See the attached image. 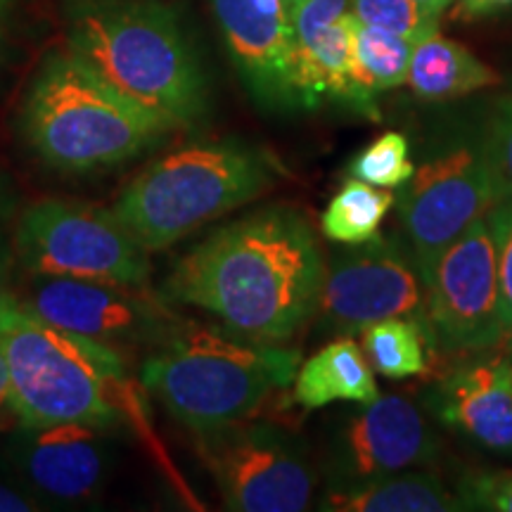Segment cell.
<instances>
[{"mask_svg": "<svg viewBox=\"0 0 512 512\" xmlns=\"http://www.w3.org/2000/svg\"><path fill=\"white\" fill-rule=\"evenodd\" d=\"M325 261L304 214L266 207L226 223L171 268L162 294L233 335L283 344L316 316Z\"/></svg>", "mask_w": 512, "mask_h": 512, "instance_id": "1", "label": "cell"}, {"mask_svg": "<svg viewBox=\"0 0 512 512\" xmlns=\"http://www.w3.org/2000/svg\"><path fill=\"white\" fill-rule=\"evenodd\" d=\"M67 50L171 128L207 117L209 81L181 12L166 0H67Z\"/></svg>", "mask_w": 512, "mask_h": 512, "instance_id": "2", "label": "cell"}, {"mask_svg": "<svg viewBox=\"0 0 512 512\" xmlns=\"http://www.w3.org/2000/svg\"><path fill=\"white\" fill-rule=\"evenodd\" d=\"M174 131L74 53L43 60L19 112V133L60 174H100L138 159Z\"/></svg>", "mask_w": 512, "mask_h": 512, "instance_id": "3", "label": "cell"}, {"mask_svg": "<svg viewBox=\"0 0 512 512\" xmlns=\"http://www.w3.org/2000/svg\"><path fill=\"white\" fill-rule=\"evenodd\" d=\"M0 351L19 425L83 422L112 430L143 422V401L121 351L46 323L17 306L0 318Z\"/></svg>", "mask_w": 512, "mask_h": 512, "instance_id": "4", "label": "cell"}, {"mask_svg": "<svg viewBox=\"0 0 512 512\" xmlns=\"http://www.w3.org/2000/svg\"><path fill=\"white\" fill-rule=\"evenodd\" d=\"M283 176L266 147L242 138L200 140L147 164L114 202V216L147 254L245 207Z\"/></svg>", "mask_w": 512, "mask_h": 512, "instance_id": "5", "label": "cell"}, {"mask_svg": "<svg viewBox=\"0 0 512 512\" xmlns=\"http://www.w3.org/2000/svg\"><path fill=\"white\" fill-rule=\"evenodd\" d=\"M302 356L223 328L188 323L140 366V387L192 434L245 420L273 389L294 382Z\"/></svg>", "mask_w": 512, "mask_h": 512, "instance_id": "6", "label": "cell"}, {"mask_svg": "<svg viewBox=\"0 0 512 512\" xmlns=\"http://www.w3.org/2000/svg\"><path fill=\"white\" fill-rule=\"evenodd\" d=\"M399 238L425 287L444 249L496 204L484 114L439 121L420 138L413 176L399 188Z\"/></svg>", "mask_w": 512, "mask_h": 512, "instance_id": "7", "label": "cell"}, {"mask_svg": "<svg viewBox=\"0 0 512 512\" xmlns=\"http://www.w3.org/2000/svg\"><path fill=\"white\" fill-rule=\"evenodd\" d=\"M15 256L38 278L147 285L152 273L150 254L112 209L67 200H41L22 211Z\"/></svg>", "mask_w": 512, "mask_h": 512, "instance_id": "8", "label": "cell"}, {"mask_svg": "<svg viewBox=\"0 0 512 512\" xmlns=\"http://www.w3.org/2000/svg\"><path fill=\"white\" fill-rule=\"evenodd\" d=\"M195 448L228 510L302 512L311 505L313 467L280 427L245 418L195 434Z\"/></svg>", "mask_w": 512, "mask_h": 512, "instance_id": "9", "label": "cell"}, {"mask_svg": "<svg viewBox=\"0 0 512 512\" xmlns=\"http://www.w3.org/2000/svg\"><path fill=\"white\" fill-rule=\"evenodd\" d=\"M313 318L330 337L363 335L387 318H408L427 328V287L403 240L375 235L332 256Z\"/></svg>", "mask_w": 512, "mask_h": 512, "instance_id": "10", "label": "cell"}, {"mask_svg": "<svg viewBox=\"0 0 512 512\" xmlns=\"http://www.w3.org/2000/svg\"><path fill=\"white\" fill-rule=\"evenodd\" d=\"M19 302L55 328L117 351L155 349L188 323L171 309L164 294L147 292L145 285L31 275L27 297H19Z\"/></svg>", "mask_w": 512, "mask_h": 512, "instance_id": "11", "label": "cell"}, {"mask_svg": "<svg viewBox=\"0 0 512 512\" xmlns=\"http://www.w3.org/2000/svg\"><path fill=\"white\" fill-rule=\"evenodd\" d=\"M427 328L444 354L489 351L505 339L496 245L486 216L444 249L427 283Z\"/></svg>", "mask_w": 512, "mask_h": 512, "instance_id": "12", "label": "cell"}, {"mask_svg": "<svg viewBox=\"0 0 512 512\" xmlns=\"http://www.w3.org/2000/svg\"><path fill=\"white\" fill-rule=\"evenodd\" d=\"M439 439L413 401L380 394L351 415L332 444L330 489L347 491L432 463Z\"/></svg>", "mask_w": 512, "mask_h": 512, "instance_id": "13", "label": "cell"}, {"mask_svg": "<svg viewBox=\"0 0 512 512\" xmlns=\"http://www.w3.org/2000/svg\"><path fill=\"white\" fill-rule=\"evenodd\" d=\"M247 91L273 112L304 110L297 43L285 0H209Z\"/></svg>", "mask_w": 512, "mask_h": 512, "instance_id": "14", "label": "cell"}, {"mask_svg": "<svg viewBox=\"0 0 512 512\" xmlns=\"http://www.w3.org/2000/svg\"><path fill=\"white\" fill-rule=\"evenodd\" d=\"M102 427L83 422L19 425L12 460L38 498L55 503H91L107 482L112 448Z\"/></svg>", "mask_w": 512, "mask_h": 512, "instance_id": "15", "label": "cell"}, {"mask_svg": "<svg viewBox=\"0 0 512 512\" xmlns=\"http://www.w3.org/2000/svg\"><path fill=\"white\" fill-rule=\"evenodd\" d=\"M290 15L304 110L332 98L361 117L380 119L375 95L363 86L356 72V15L351 12V0H304Z\"/></svg>", "mask_w": 512, "mask_h": 512, "instance_id": "16", "label": "cell"}, {"mask_svg": "<svg viewBox=\"0 0 512 512\" xmlns=\"http://www.w3.org/2000/svg\"><path fill=\"white\" fill-rule=\"evenodd\" d=\"M427 408L441 425L484 451L512 456V361L465 358L427 392Z\"/></svg>", "mask_w": 512, "mask_h": 512, "instance_id": "17", "label": "cell"}, {"mask_svg": "<svg viewBox=\"0 0 512 512\" xmlns=\"http://www.w3.org/2000/svg\"><path fill=\"white\" fill-rule=\"evenodd\" d=\"M292 384L294 401L306 411L325 408L335 401L366 406L380 396L373 368L351 337L332 339L328 347L304 361Z\"/></svg>", "mask_w": 512, "mask_h": 512, "instance_id": "18", "label": "cell"}, {"mask_svg": "<svg viewBox=\"0 0 512 512\" xmlns=\"http://www.w3.org/2000/svg\"><path fill=\"white\" fill-rule=\"evenodd\" d=\"M498 81L489 64L437 31L413 46L406 83L420 100L448 102L496 86Z\"/></svg>", "mask_w": 512, "mask_h": 512, "instance_id": "19", "label": "cell"}, {"mask_svg": "<svg viewBox=\"0 0 512 512\" xmlns=\"http://www.w3.org/2000/svg\"><path fill=\"white\" fill-rule=\"evenodd\" d=\"M320 510L330 512H460L458 494L432 472H396L358 489H328Z\"/></svg>", "mask_w": 512, "mask_h": 512, "instance_id": "20", "label": "cell"}, {"mask_svg": "<svg viewBox=\"0 0 512 512\" xmlns=\"http://www.w3.org/2000/svg\"><path fill=\"white\" fill-rule=\"evenodd\" d=\"M430 349V330L408 318H387L363 330V354L370 368L389 380L420 375L427 368Z\"/></svg>", "mask_w": 512, "mask_h": 512, "instance_id": "21", "label": "cell"}, {"mask_svg": "<svg viewBox=\"0 0 512 512\" xmlns=\"http://www.w3.org/2000/svg\"><path fill=\"white\" fill-rule=\"evenodd\" d=\"M394 200L396 197L389 190L354 178L344 183L325 207L320 216V230L325 238L339 245H361L380 233L384 216L394 207Z\"/></svg>", "mask_w": 512, "mask_h": 512, "instance_id": "22", "label": "cell"}, {"mask_svg": "<svg viewBox=\"0 0 512 512\" xmlns=\"http://www.w3.org/2000/svg\"><path fill=\"white\" fill-rule=\"evenodd\" d=\"M413 43L389 31L368 27L356 19L354 57L356 72L370 93H384L408 81Z\"/></svg>", "mask_w": 512, "mask_h": 512, "instance_id": "23", "label": "cell"}, {"mask_svg": "<svg viewBox=\"0 0 512 512\" xmlns=\"http://www.w3.org/2000/svg\"><path fill=\"white\" fill-rule=\"evenodd\" d=\"M415 162L411 157V143L403 133L389 131L375 138L351 159L349 176L356 181L370 183L375 188H401L413 176Z\"/></svg>", "mask_w": 512, "mask_h": 512, "instance_id": "24", "label": "cell"}, {"mask_svg": "<svg viewBox=\"0 0 512 512\" xmlns=\"http://www.w3.org/2000/svg\"><path fill=\"white\" fill-rule=\"evenodd\" d=\"M351 12L361 24L406 38L413 46L439 31V17L415 0H351Z\"/></svg>", "mask_w": 512, "mask_h": 512, "instance_id": "25", "label": "cell"}, {"mask_svg": "<svg viewBox=\"0 0 512 512\" xmlns=\"http://www.w3.org/2000/svg\"><path fill=\"white\" fill-rule=\"evenodd\" d=\"M484 133L494 171L496 202L512 200V88L486 107Z\"/></svg>", "mask_w": 512, "mask_h": 512, "instance_id": "26", "label": "cell"}, {"mask_svg": "<svg viewBox=\"0 0 512 512\" xmlns=\"http://www.w3.org/2000/svg\"><path fill=\"white\" fill-rule=\"evenodd\" d=\"M484 216L496 245L498 285H501V316L505 325V337H508L512 335V200H498Z\"/></svg>", "mask_w": 512, "mask_h": 512, "instance_id": "27", "label": "cell"}, {"mask_svg": "<svg viewBox=\"0 0 512 512\" xmlns=\"http://www.w3.org/2000/svg\"><path fill=\"white\" fill-rule=\"evenodd\" d=\"M458 498L463 510L512 512V472H470L460 479Z\"/></svg>", "mask_w": 512, "mask_h": 512, "instance_id": "28", "label": "cell"}, {"mask_svg": "<svg viewBox=\"0 0 512 512\" xmlns=\"http://www.w3.org/2000/svg\"><path fill=\"white\" fill-rule=\"evenodd\" d=\"M12 264H15V252L0 230V318L22 306L15 287H12Z\"/></svg>", "mask_w": 512, "mask_h": 512, "instance_id": "29", "label": "cell"}, {"mask_svg": "<svg viewBox=\"0 0 512 512\" xmlns=\"http://www.w3.org/2000/svg\"><path fill=\"white\" fill-rule=\"evenodd\" d=\"M19 427V415L15 408L10 389V373L8 363H5L3 351H0V432H12Z\"/></svg>", "mask_w": 512, "mask_h": 512, "instance_id": "30", "label": "cell"}, {"mask_svg": "<svg viewBox=\"0 0 512 512\" xmlns=\"http://www.w3.org/2000/svg\"><path fill=\"white\" fill-rule=\"evenodd\" d=\"M41 498L29 494V491L19 489V486H10L0 482V512H34L41 510L43 505L38 503Z\"/></svg>", "mask_w": 512, "mask_h": 512, "instance_id": "31", "label": "cell"}, {"mask_svg": "<svg viewBox=\"0 0 512 512\" xmlns=\"http://www.w3.org/2000/svg\"><path fill=\"white\" fill-rule=\"evenodd\" d=\"M512 8V0H458L456 17L458 19H482L498 15Z\"/></svg>", "mask_w": 512, "mask_h": 512, "instance_id": "32", "label": "cell"}, {"mask_svg": "<svg viewBox=\"0 0 512 512\" xmlns=\"http://www.w3.org/2000/svg\"><path fill=\"white\" fill-rule=\"evenodd\" d=\"M12 10H15V0H0V64H3L5 46H8Z\"/></svg>", "mask_w": 512, "mask_h": 512, "instance_id": "33", "label": "cell"}, {"mask_svg": "<svg viewBox=\"0 0 512 512\" xmlns=\"http://www.w3.org/2000/svg\"><path fill=\"white\" fill-rule=\"evenodd\" d=\"M12 209V190L8 178L0 171V216H5Z\"/></svg>", "mask_w": 512, "mask_h": 512, "instance_id": "34", "label": "cell"}, {"mask_svg": "<svg viewBox=\"0 0 512 512\" xmlns=\"http://www.w3.org/2000/svg\"><path fill=\"white\" fill-rule=\"evenodd\" d=\"M415 3L420 5L422 10H427V12H432V15H441V12H444L448 5L453 3V0H415Z\"/></svg>", "mask_w": 512, "mask_h": 512, "instance_id": "35", "label": "cell"}, {"mask_svg": "<svg viewBox=\"0 0 512 512\" xmlns=\"http://www.w3.org/2000/svg\"><path fill=\"white\" fill-rule=\"evenodd\" d=\"M285 3H287V8H290V10H292V8H297V5H299V3H304V0H285Z\"/></svg>", "mask_w": 512, "mask_h": 512, "instance_id": "36", "label": "cell"}, {"mask_svg": "<svg viewBox=\"0 0 512 512\" xmlns=\"http://www.w3.org/2000/svg\"><path fill=\"white\" fill-rule=\"evenodd\" d=\"M508 356H510V361H512V335H508Z\"/></svg>", "mask_w": 512, "mask_h": 512, "instance_id": "37", "label": "cell"}]
</instances>
